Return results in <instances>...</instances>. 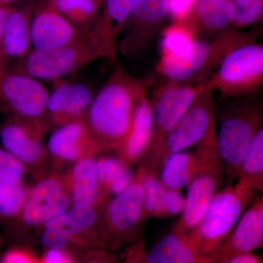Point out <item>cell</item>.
Returning <instances> with one entry per match:
<instances>
[{
  "label": "cell",
  "mask_w": 263,
  "mask_h": 263,
  "mask_svg": "<svg viewBox=\"0 0 263 263\" xmlns=\"http://www.w3.org/2000/svg\"><path fill=\"white\" fill-rule=\"evenodd\" d=\"M147 95L146 86L120 65L94 95L83 122L100 149L118 152L130 131L138 102Z\"/></svg>",
  "instance_id": "obj_1"
},
{
  "label": "cell",
  "mask_w": 263,
  "mask_h": 263,
  "mask_svg": "<svg viewBox=\"0 0 263 263\" xmlns=\"http://www.w3.org/2000/svg\"><path fill=\"white\" fill-rule=\"evenodd\" d=\"M259 34V29L230 28L210 39L196 40L182 54L160 57L157 72L165 80L199 84L211 76L228 53L242 45L256 42Z\"/></svg>",
  "instance_id": "obj_2"
},
{
  "label": "cell",
  "mask_w": 263,
  "mask_h": 263,
  "mask_svg": "<svg viewBox=\"0 0 263 263\" xmlns=\"http://www.w3.org/2000/svg\"><path fill=\"white\" fill-rule=\"evenodd\" d=\"M257 192L245 178L216 193L196 229L187 235L202 262L213 255L234 229Z\"/></svg>",
  "instance_id": "obj_3"
},
{
  "label": "cell",
  "mask_w": 263,
  "mask_h": 263,
  "mask_svg": "<svg viewBox=\"0 0 263 263\" xmlns=\"http://www.w3.org/2000/svg\"><path fill=\"white\" fill-rule=\"evenodd\" d=\"M251 96L228 99L221 108L216 128L218 151L229 179L237 171L251 143L262 129V106Z\"/></svg>",
  "instance_id": "obj_4"
},
{
  "label": "cell",
  "mask_w": 263,
  "mask_h": 263,
  "mask_svg": "<svg viewBox=\"0 0 263 263\" xmlns=\"http://www.w3.org/2000/svg\"><path fill=\"white\" fill-rule=\"evenodd\" d=\"M143 176L144 169L138 166L130 184L100 211L99 230L107 250L117 253L141 238L142 227L148 219L143 207Z\"/></svg>",
  "instance_id": "obj_5"
},
{
  "label": "cell",
  "mask_w": 263,
  "mask_h": 263,
  "mask_svg": "<svg viewBox=\"0 0 263 263\" xmlns=\"http://www.w3.org/2000/svg\"><path fill=\"white\" fill-rule=\"evenodd\" d=\"M202 90L200 83L168 80L164 81L156 90L150 100L153 109V132L148 148L138 166L160 175L166 138Z\"/></svg>",
  "instance_id": "obj_6"
},
{
  "label": "cell",
  "mask_w": 263,
  "mask_h": 263,
  "mask_svg": "<svg viewBox=\"0 0 263 263\" xmlns=\"http://www.w3.org/2000/svg\"><path fill=\"white\" fill-rule=\"evenodd\" d=\"M200 84L226 100L252 96L263 84V45L249 43L233 50Z\"/></svg>",
  "instance_id": "obj_7"
},
{
  "label": "cell",
  "mask_w": 263,
  "mask_h": 263,
  "mask_svg": "<svg viewBox=\"0 0 263 263\" xmlns=\"http://www.w3.org/2000/svg\"><path fill=\"white\" fill-rule=\"evenodd\" d=\"M72 205L66 190L63 174L48 173L29 187L18 215L7 224L13 243H27V231L40 229L48 221L63 214Z\"/></svg>",
  "instance_id": "obj_8"
},
{
  "label": "cell",
  "mask_w": 263,
  "mask_h": 263,
  "mask_svg": "<svg viewBox=\"0 0 263 263\" xmlns=\"http://www.w3.org/2000/svg\"><path fill=\"white\" fill-rule=\"evenodd\" d=\"M100 211L86 204H72L38 231L41 245L44 249L72 251L79 255L89 249H105L99 230Z\"/></svg>",
  "instance_id": "obj_9"
},
{
  "label": "cell",
  "mask_w": 263,
  "mask_h": 263,
  "mask_svg": "<svg viewBox=\"0 0 263 263\" xmlns=\"http://www.w3.org/2000/svg\"><path fill=\"white\" fill-rule=\"evenodd\" d=\"M100 59H105V55L87 32L63 47L46 51L32 50L8 69L38 81H56Z\"/></svg>",
  "instance_id": "obj_10"
},
{
  "label": "cell",
  "mask_w": 263,
  "mask_h": 263,
  "mask_svg": "<svg viewBox=\"0 0 263 263\" xmlns=\"http://www.w3.org/2000/svg\"><path fill=\"white\" fill-rule=\"evenodd\" d=\"M49 130L42 120L8 116L0 124L1 146L20 161L36 181L48 174L50 158L43 143Z\"/></svg>",
  "instance_id": "obj_11"
},
{
  "label": "cell",
  "mask_w": 263,
  "mask_h": 263,
  "mask_svg": "<svg viewBox=\"0 0 263 263\" xmlns=\"http://www.w3.org/2000/svg\"><path fill=\"white\" fill-rule=\"evenodd\" d=\"M213 95L203 89L169 133L164 144V161L169 155L197 146L216 134L217 111Z\"/></svg>",
  "instance_id": "obj_12"
},
{
  "label": "cell",
  "mask_w": 263,
  "mask_h": 263,
  "mask_svg": "<svg viewBox=\"0 0 263 263\" xmlns=\"http://www.w3.org/2000/svg\"><path fill=\"white\" fill-rule=\"evenodd\" d=\"M48 93L27 74L8 68L0 74V112L8 116L45 122Z\"/></svg>",
  "instance_id": "obj_13"
},
{
  "label": "cell",
  "mask_w": 263,
  "mask_h": 263,
  "mask_svg": "<svg viewBox=\"0 0 263 263\" xmlns=\"http://www.w3.org/2000/svg\"><path fill=\"white\" fill-rule=\"evenodd\" d=\"M168 17V0H137L119 39L117 53L136 58L146 51Z\"/></svg>",
  "instance_id": "obj_14"
},
{
  "label": "cell",
  "mask_w": 263,
  "mask_h": 263,
  "mask_svg": "<svg viewBox=\"0 0 263 263\" xmlns=\"http://www.w3.org/2000/svg\"><path fill=\"white\" fill-rule=\"evenodd\" d=\"M195 147L194 151L173 154L164 160L160 179L166 187L174 190L187 187L202 171L223 165L218 151L216 133Z\"/></svg>",
  "instance_id": "obj_15"
},
{
  "label": "cell",
  "mask_w": 263,
  "mask_h": 263,
  "mask_svg": "<svg viewBox=\"0 0 263 263\" xmlns=\"http://www.w3.org/2000/svg\"><path fill=\"white\" fill-rule=\"evenodd\" d=\"M263 246V197L257 195L215 253L202 263H227Z\"/></svg>",
  "instance_id": "obj_16"
},
{
  "label": "cell",
  "mask_w": 263,
  "mask_h": 263,
  "mask_svg": "<svg viewBox=\"0 0 263 263\" xmlns=\"http://www.w3.org/2000/svg\"><path fill=\"white\" fill-rule=\"evenodd\" d=\"M84 34L55 9L51 0L36 1L31 20L32 50L46 51L63 47Z\"/></svg>",
  "instance_id": "obj_17"
},
{
  "label": "cell",
  "mask_w": 263,
  "mask_h": 263,
  "mask_svg": "<svg viewBox=\"0 0 263 263\" xmlns=\"http://www.w3.org/2000/svg\"><path fill=\"white\" fill-rule=\"evenodd\" d=\"M223 165L202 171L187 186L184 207L171 231L189 235L196 229L224 180Z\"/></svg>",
  "instance_id": "obj_18"
},
{
  "label": "cell",
  "mask_w": 263,
  "mask_h": 263,
  "mask_svg": "<svg viewBox=\"0 0 263 263\" xmlns=\"http://www.w3.org/2000/svg\"><path fill=\"white\" fill-rule=\"evenodd\" d=\"M53 82L45 112V122L49 129L83 121L95 95L89 86L82 83L62 81V79Z\"/></svg>",
  "instance_id": "obj_19"
},
{
  "label": "cell",
  "mask_w": 263,
  "mask_h": 263,
  "mask_svg": "<svg viewBox=\"0 0 263 263\" xmlns=\"http://www.w3.org/2000/svg\"><path fill=\"white\" fill-rule=\"evenodd\" d=\"M46 146L50 160L58 165H72L83 159L96 157L102 152L83 121L53 129Z\"/></svg>",
  "instance_id": "obj_20"
},
{
  "label": "cell",
  "mask_w": 263,
  "mask_h": 263,
  "mask_svg": "<svg viewBox=\"0 0 263 263\" xmlns=\"http://www.w3.org/2000/svg\"><path fill=\"white\" fill-rule=\"evenodd\" d=\"M137 0H103L96 22L88 32L105 59L115 61L119 37Z\"/></svg>",
  "instance_id": "obj_21"
},
{
  "label": "cell",
  "mask_w": 263,
  "mask_h": 263,
  "mask_svg": "<svg viewBox=\"0 0 263 263\" xmlns=\"http://www.w3.org/2000/svg\"><path fill=\"white\" fill-rule=\"evenodd\" d=\"M234 18L232 0H195L181 23L192 31L195 40H208L232 28Z\"/></svg>",
  "instance_id": "obj_22"
},
{
  "label": "cell",
  "mask_w": 263,
  "mask_h": 263,
  "mask_svg": "<svg viewBox=\"0 0 263 263\" xmlns=\"http://www.w3.org/2000/svg\"><path fill=\"white\" fill-rule=\"evenodd\" d=\"M63 178L72 204H86L101 210L110 198L99 181L95 157L72 164Z\"/></svg>",
  "instance_id": "obj_23"
},
{
  "label": "cell",
  "mask_w": 263,
  "mask_h": 263,
  "mask_svg": "<svg viewBox=\"0 0 263 263\" xmlns=\"http://www.w3.org/2000/svg\"><path fill=\"white\" fill-rule=\"evenodd\" d=\"M37 0L13 5L4 29V53L7 67L10 62L20 61L32 51L31 20Z\"/></svg>",
  "instance_id": "obj_24"
},
{
  "label": "cell",
  "mask_w": 263,
  "mask_h": 263,
  "mask_svg": "<svg viewBox=\"0 0 263 263\" xmlns=\"http://www.w3.org/2000/svg\"><path fill=\"white\" fill-rule=\"evenodd\" d=\"M143 169V207L147 219H165L180 215L185 204V197L180 190L166 187L161 181L160 175Z\"/></svg>",
  "instance_id": "obj_25"
},
{
  "label": "cell",
  "mask_w": 263,
  "mask_h": 263,
  "mask_svg": "<svg viewBox=\"0 0 263 263\" xmlns=\"http://www.w3.org/2000/svg\"><path fill=\"white\" fill-rule=\"evenodd\" d=\"M153 122L152 103L146 95L138 102L127 140L117 152V155L129 165L139 163L146 153L152 138Z\"/></svg>",
  "instance_id": "obj_26"
},
{
  "label": "cell",
  "mask_w": 263,
  "mask_h": 263,
  "mask_svg": "<svg viewBox=\"0 0 263 263\" xmlns=\"http://www.w3.org/2000/svg\"><path fill=\"white\" fill-rule=\"evenodd\" d=\"M146 263H202L187 235L171 231L147 252Z\"/></svg>",
  "instance_id": "obj_27"
},
{
  "label": "cell",
  "mask_w": 263,
  "mask_h": 263,
  "mask_svg": "<svg viewBox=\"0 0 263 263\" xmlns=\"http://www.w3.org/2000/svg\"><path fill=\"white\" fill-rule=\"evenodd\" d=\"M95 165L99 181L110 197L122 193L134 179L130 165L119 157H95Z\"/></svg>",
  "instance_id": "obj_28"
},
{
  "label": "cell",
  "mask_w": 263,
  "mask_h": 263,
  "mask_svg": "<svg viewBox=\"0 0 263 263\" xmlns=\"http://www.w3.org/2000/svg\"><path fill=\"white\" fill-rule=\"evenodd\" d=\"M52 5L74 27L89 32L94 26L100 8L93 0H51Z\"/></svg>",
  "instance_id": "obj_29"
},
{
  "label": "cell",
  "mask_w": 263,
  "mask_h": 263,
  "mask_svg": "<svg viewBox=\"0 0 263 263\" xmlns=\"http://www.w3.org/2000/svg\"><path fill=\"white\" fill-rule=\"evenodd\" d=\"M245 178L257 193L263 190V129L257 133L240 162L236 179Z\"/></svg>",
  "instance_id": "obj_30"
},
{
  "label": "cell",
  "mask_w": 263,
  "mask_h": 263,
  "mask_svg": "<svg viewBox=\"0 0 263 263\" xmlns=\"http://www.w3.org/2000/svg\"><path fill=\"white\" fill-rule=\"evenodd\" d=\"M195 41L193 33L184 24L172 22L161 32L160 57L182 54Z\"/></svg>",
  "instance_id": "obj_31"
},
{
  "label": "cell",
  "mask_w": 263,
  "mask_h": 263,
  "mask_svg": "<svg viewBox=\"0 0 263 263\" xmlns=\"http://www.w3.org/2000/svg\"><path fill=\"white\" fill-rule=\"evenodd\" d=\"M29 190L25 183L14 185L0 181V220L9 224L16 217Z\"/></svg>",
  "instance_id": "obj_32"
},
{
  "label": "cell",
  "mask_w": 263,
  "mask_h": 263,
  "mask_svg": "<svg viewBox=\"0 0 263 263\" xmlns=\"http://www.w3.org/2000/svg\"><path fill=\"white\" fill-rule=\"evenodd\" d=\"M235 18L232 28L243 30L262 22L263 0H232Z\"/></svg>",
  "instance_id": "obj_33"
},
{
  "label": "cell",
  "mask_w": 263,
  "mask_h": 263,
  "mask_svg": "<svg viewBox=\"0 0 263 263\" xmlns=\"http://www.w3.org/2000/svg\"><path fill=\"white\" fill-rule=\"evenodd\" d=\"M27 173L25 166L0 145V181L23 184Z\"/></svg>",
  "instance_id": "obj_34"
},
{
  "label": "cell",
  "mask_w": 263,
  "mask_h": 263,
  "mask_svg": "<svg viewBox=\"0 0 263 263\" xmlns=\"http://www.w3.org/2000/svg\"><path fill=\"white\" fill-rule=\"evenodd\" d=\"M0 263H41V257L27 243H13L0 253Z\"/></svg>",
  "instance_id": "obj_35"
},
{
  "label": "cell",
  "mask_w": 263,
  "mask_h": 263,
  "mask_svg": "<svg viewBox=\"0 0 263 263\" xmlns=\"http://www.w3.org/2000/svg\"><path fill=\"white\" fill-rule=\"evenodd\" d=\"M79 263H122V257L104 249H91L79 256Z\"/></svg>",
  "instance_id": "obj_36"
},
{
  "label": "cell",
  "mask_w": 263,
  "mask_h": 263,
  "mask_svg": "<svg viewBox=\"0 0 263 263\" xmlns=\"http://www.w3.org/2000/svg\"><path fill=\"white\" fill-rule=\"evenodd\" d=\"M79 256L66 249H44L40 257L41 263H79Z\"/></svg>",
  "instance_id": "obj_37"
},
{
  "label": "cell",
  "mask_w": 263,
  "mask_h": 263,
  "mask_svg": "<svg viewBox=\"0 0 263 263\" xmlns=\"http://www.w3.org/2000/svg\"><path fill=\"white\" fill-rule=\"evenodd\" d=\"M147 252L144 240L140 238L125 249L122 256V263H146Z\"/></svg>",
  "instance_id": "obj_38"
},
{
  "label": "cell",
  "mask_w": 263,
  "mask_h": 263,
  "mask_svg": "<svg viewBox=\"0 0 263 263\" xmlns=\"http://www.w3.org/2000/svg\"><path fill=\"white\" fill-rule=\"evenodd\" d=\"M195 0H168V17L172 22H181L186 18Z\"/></svg>",
  "instance_id": "obj_39"
},
{
  "label": "cell",
  "mask_w": 263,
  "mask_h": 263,
  "mask_svg": "<svg viewBox=\"0 0 263 263\" xmlns=\"http://www.w3.org/2000/svg\"><path fill=\"white\" fill-rule=\"evenodd\" d=\"M13 6L0 5V74L7 68L4 53V29L8 15Z\"/></svg>",
  "instance_id": "obj_40"
},
{
  "label": "cell",
  "mask_w": 263,
  "mask_h": 263,
  "mask_svg": "<svg viewBox=\"0 0 263 263\" xmlns=\"http://www.w3.org/2000/svg\"><path fill=\"white\" fill-rule=\"evenodd\" d=\"M227 263H263L262 255L251 253L240 256Z\"/></svg>",
  "instance_id": "obj_41"
},
{
  "label": "cell",
  "mask_w": 263,
  "mask_h": 263,
  "mask_svg": "<svg viewBox=\"0 0 263 263\" xmlns=\"http://www.w3.org/2000/svg\"><path fill=\"white\" fill-rule=\"evenodd\" d=\"M32 0H0V5H7V6H13L17 3H27Z\"/></svg>",
  "instance_id": "obj_42"
},
{
  "label": "cell",
  "mask_w": 263,
  "mask_h": 263,
  "mask_svg": "<svg viewBox=\"0 0 263 263\" xmlns=\"http://www.w3.org/2000/svg\"><path fill=\"white\" fill-rule=\"evenodd\" d=\"M97 5H98L99 8L101 6L102 3H103V0H93Z\"/></svg>",
  "instance_id": "obj_43"
}]
</instances>
